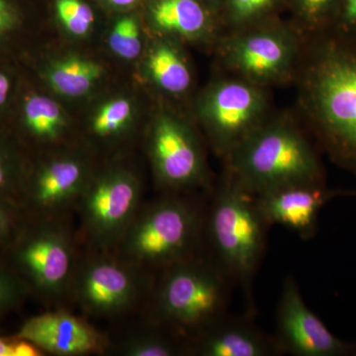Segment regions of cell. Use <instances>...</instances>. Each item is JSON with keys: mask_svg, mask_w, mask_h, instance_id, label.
Returning a JSON list of instances; mask_svg holds the SVG:
<instances>
[{"mask_svg": "<svg viewBox=\"0 0 356 356\" xmlns=\"http://www.w3.org/2000/svg\"><path fill=\"white\" fill-rule=\"evenodd\" d=\"M268 229L257 196L225 172L205 209L204 241L213 259L245 291L261 266Z\"/></svg>", "mask_w": 356, "mask_h": 356, "instance_id": "cell-5", "label": "cell"}, {"mask_svg": "<svg viewBox=\"0 0 356 356\" xmlns=\"http://www.w3.org/2000/svg\"><path fill=\"white\" fill-rule=\"evenodd\" d=\"M108 44L114 54L124 60H135L143 49L139 23L134 17H123L115 23Z\"/></svg>", "mask_w": 356, "mask_h": 356, "instance_id": "cell-25", "label": "cell"}, {"mask_svg": "<svg viewBox=\"0 0 356 356\" xmlns=\"http://www.w3.org/2000/svg\"><path fill=\"white\" fill-rule=\"evenodd\" d=\"M205 209L180 193L142 205L115 252L149 271L188 259L201 252Z\"/></svg>", "mask_w": 356, "mask_h": 356, "instance_id": "cell-6", "label": "cell"}, {"mask_svg": "<svg viewBox=\"0 0 356 356\" xmlns=\"http://www.w3.org/2000/svg\"><path fill=\"white\" fill-rule=\"evenodd\" d=\"M86 257L79 261L70 291L84 315L119 317L145 304L153 284L151 273L116 252L90 250Z\"/></svg>", "mask_w": 356, "mask_h": 356, "instance_id": "cell-8", "label": "cell"}, {"mask_svg": "<svg viewBox=\"0 0 356 356\" xmlns=\"http://www.w3.org/2000/svg\"><path fill=\"white\" fill-rule=\"evenodd\" d=\"M13 23V13L8 4L4 0H0V33L6 30Z\"/></svg>", "mask_w": 356, "mask_h": 356, "instance_id": "cell-32", "label": "cell"}, {"mask_svg": "<svg viewBox=\"0 0 356 356\" xmlns=\"http://www.w3.org/2000/svg\"><path fill=\"white\" fill-rule=\"evenodd\" d=\"M90 177L83 159L56 156L25 177L18 205L28 217L69 216Z\"/></svg>", "mask_w": 356, "mask_h": 356, "instance_id": "cell-13", "label": "cell"}, {"mask_svg": "<svg viewBox=\"0 0 356 356\" xmlns=\"http://www.w3.org/2000/svg\"><path fill=\"white\" fill-rule=\"evenodd\" d=\"M25 218L19 206L0 201V252L11 242Z\"/></svg>", "mask_w": 356, "mask_h": 356, "instance_id": "cell-29", "label": "cell"}, {"mask_svg": "<svg viewBox=\"0 0 356 356\" xmlns=\"http://www.w3.org/2000/svg\"><path fill=\"white\" fill-rule=\"evenodd\" d=\"M58 19L70 34L84 36L95 23V13L81 0H56Z\"/></svg>", "mask_w": 356, "mask_h": 356, "instance_id": "cell-27", "label": "cell"}, {"mask_svg": "<svg viewBox=\"0 0 356 356\" xmlns=\"http://www.w3.org/2000/svg\"><path fill=\"white\" fill-rule=\"evenodd\" d=\"M24 124L35 139L54 142L64 131L65 115L57 102L47 96L35 95L26 100Z\"/></svg>", "mask_w": 356, "mask_h": 356, "instance_id": "cell-23", "label": "cell"}, {"mask_svg": "<svg viewBox=\"0 0 356 356\" xmlns=\"http://www.w3.org/2000/svg\"><path fill=\"white\" fill-rule=\"evenodd\" d=\"M43 355L32 343L19 337H0V356H38Z\"/></svg>", "mask_w": 356, "mask_h": 356, "instance_id": "cell-31", "label": "cell"}, {"mask_svg": "<svg viewBox=\"0 0 356 356\" xmlns=\"http://www.w3.org/2000/svg\"><path fill=\"white\" fill-rule=\"evenodd\" d=\"M330 31L356 41V0H341Z\"/></svg>", "mask_w": 356, "mask_h": 356, "instance_id": "cell-30", "label": "cell"}, {"mask_svg": "<svg viewBox=\"0 0 356 356\" xmlns=\"http://www.w3.org/2000/svg\"><path fill=\"white\" fill-rule=\"evenodd\" d=\"M233 283L212 255L201 252L165 267L145 302L147 322L188 343L227 315Z\"/></svg>", "mask_w": 356, "mask_h": 356, "instance_id": "cell-2", "label": "cell"}, {"mask_svg": "<svg viewBox=\"0 0 356 356\" xmlns=\"http://www.w3.org/2000/svg\"><path fill=\"white\" fill-rule=\"evenodd\" d=\"M10 91V81L6 74L0 72V106L6 102Z\"/></svg>", "mask_w": 356, "mask_h": 356, "instance_id": "cell-33", "label": "cell"}, {"mask_svg": "<svg viewBox=\"0 0 356 356\" xmlns=\"http://www.w3.org/2000/svg\"><path fill=\"white\" fill-rule=\"evenodd\" d=\"M115 350L126 356L185 355H188V343L161 325L147 322V327L124 337Z\"/></svg>", "mask_w": 356, "mask_h": 356, "instance_id": "cell-19", "label": "cell"}, {"mask_svg": "<svg viewBox=\"0 0 356 356\" xmlns=\"http://www.w3.org/2000/svg\"><path fill=\"white\" fill-rule=\"evenodd\" d=\"M147 70L154 86L170 95H181L191 89L193 76L186 58L172 40H161L147 58Z\"/></svg>", "mask_w": 356, "mask_h": 356, "instance_id": "cell-18", "label": "cell"}, {"mask_svg": "<svg viewBox=\"0 0 356 356\" xmlns=\"http://www.w3.org/2000/svg\"><path fill=\"white\" fill-rule=\"evenodd\" d=\"M300 106L334 163L356 175V41L332 31L304 41Z\"/></svg>", "mask_w": 356, "mask_h": 356, "instance_id": "cell-1", "label": "cell"}, {"mask_svg": "<svg viewBox=\"0 0 356 356\" xmlns=\"http://www.w3.org/2000/svg\"><path fill=\"white\" fill-rule=\"evenodd\" d=\"M149 152L159 186L181 193L208 184L205 154L195 134L172 115L154 120Z\"/></svg>", "mask_w": 356, "mask_h": 356, "instance_id": "cell-11", "label": "cell"}, {"mask_svg": "<svg viewBox=\"0 0 356 356\" xmlns=\"http://www.w3.org/2000/svg\"><path fill=\"white\" fill-rule=\"evenodd\" d=\"M287 0H222L220 22L227 31L245 29L278 19Z\"/></svg>", "mask_w": 356, "mask_h": 356, "instance_id": "cell-21", "label": "cell"}, {"mask_svg": "<svg viewBox=\"0 0 356 356\" xmlns=\"http://www.w3.org/2000/svg\"><path fill=\"white\" fill-rule=\"evenodd\" d=\"M149 18L156 31L173 38L217 43L222 35L219 18L202 0H154Z\"/></svg>", "mask_w": 356, "mask_h": 356, "instance_id": "cell-17", "label": "cell"}, {"mask_svg": "<svg viewBox=\"0 0 356 356\" xmlns=\"http://www.w3.org/2000/svg\"><path fill=\"white\" fill-rule=\"evenodd\" d=\"M341 0H287L286 11L295 29L304 37L330 31Z\"/></svg>", "mask_w": 356, "mask_h": 356, "instance_id": "cell-22", "label": "cell"}, {"mask_svg": "<svg viewBox=\"0 0 356 356\" xmlns=\"http://www.w3.org/2000/svg\"><path fill=\"white\" fill-rule=\"evenodd\" d=\"M28 297L24 283L0 257V321L20 308Z\"/></svg>", "mask_w": 356, "mask_h": 356, "instance_id": "cell-26", "label": "cell"}, {"mask_svg": "<svg viewBox=\"0 0 356 356\" xmlns=\"http://www.w3.org/2000/svg\"><path fill=\"white\" fill-rule=\"evenodd\" d=\"M102 67L92 60L70 57L58 60L48 72L51 88L58 95L79 97L88 93L102 76Z\"/></svg>", "mask_w": 356, "mask_h": 356, "instance_id": "cell-20", "label": "cell"}, {"mask_svg": "<svg viewBox=\"0 0 356 356\" xmlns=\"http://www.w3.org/2000/svg\"><path fill=\"white\" fill-rule=\"evenodd\" d=\"M188 355L273 356L283 355L275 337L247 318L225 315L188 341Z\"/></svg>", "mask_w": 356, "mask_h": 356, "instance_id": "cell-16", "label": "cell"}, {"mask_svg": "<svg viewBox=\"0 0 356 356\" xmlns=\"http://www.w3.org/2000/svg\"><path fill=\"white\" fill-rule=\"evenodd\" d=\"M202 1L206 6L209 7L211 11L216 14L218 18L220 19V13H221L222 0H202Z\"/></svg>", "mask_w": 356, "mask_h": 356, "instance_id": "cell-34", "label": "cell"}, {"mask_svg": "<svg viewBox=\"0 0 356 356\" xmlns=\"http://www.w3.org/2000/svg\"><path fill=\"white\" fill-rule=\"evenodd\" d=\"M14 336L32 343L43 355L84 356L108 350V337L86 318L64 308L28 318Z\"/></svg>", "mask_w": 356, "mask_h": 356, "instance_id": "cell-14", "label": "cell"}, {"mask_svg": "<svg viewBox=\"0 0 356 356\" xmlns=\"http://www.w3.org/2000/svg\"><path fill=\"white\" fill-rule=\"evenodd\" d=\"M132 104L117 98L103 105L91 122V131L98 139L108 140L123 132L132 119Z\"/></svg>", "mask_w": 356, "mask_h": 356, "instance_id": "cell-24", "label": "cell"}, {"mask_svg": "<svg viewBox=\"0 0 356 356\" xmlns=\"http://www.w3.org/2000/svg\"><path fill=\"white\" fill-rule=\"evenodd\" d=\"M77 242L69 216H26L0 257L30 296L46 306L58 305L70 296L81 261Z\"/></svg>", "mask_w": 356, "mask_h": 356, "instance_id": "cell-4", "label": "cell"}, {"mask_svg": "<svg viewBox=\"0 0 356 356\" xmlns=\"http://www.w3.org/2000/svg\"><path fill=\"white\" fill-rule=\"evenodd\" d=\"M304 41L291 23L278 18L222 33L217 50L229 74L267 88L295 79Z\"/></svg>", "mask_w": 356, "mask_h": 356, "instance_id": "cell-7", "label": "cell"}, {"mask_svg": "<svg viewBox=\"0 0 356 356\" xmlns=\"http://www.w3.org/2000/svg\"><path fill=\"white\" fill-rule=\"evenodd\" d=\"M283 353L296 356L356 355V343L334 336L307 306L298 283L288 276L283 283L274 336Z\"/></svg>", "mask_w": 356, "mask_h": 356, "instance_id": "cell-12", "label": "cell"}, {"mask_svg": "<svg viewBox=\"0 0 356 356\" xmlns=\"http://www.w3.org/2000/svg\"><path fill=\"white\" fill-rule=\"evenodd\" d=\"M140 198L139 180L129 170L113 168L91 177L74 208L89 250L115 252L142 207Z\"/></svg>", "mask_w": 356, "mask_h": 356, "instance_id": "cell-9", "label": "cell"}, {"mask_svg": "<svg viewBox=\"0 0 356 356\" xmlns=\"http://www.w3.org/2000/svg\"><path fill=\"white\" fill-rule=\"evenodd\" d=\"M107 1H108L109 3L113 4L115 6L127 7L133 6L138 0H107Z\"/></svg>", "mask_w": 356, "mask_h": 356, "instance_id": "cell-35", "label": "cell"}, {"mask_svg": "<svg viewBox=\"0 0 356 356\" xmlns=\"http://www.w3.org/2000/svg\"><path fill=\"white\" fill-rule=\"evenodd\" d=\"M266 89L229 74L215 79L201 95L199 118L222 159L270 117Z\"/></svg>", "mask_w": 356, "mask_h": 356, "instance_id": "cell-10", "label": "cell"}, {"mask_svg": "<svg viewBox=\"0 0 356 356\" xmlns=\"http://www.w3.org/2000/svg\"><path fill=\"white\" fill-rule=\"evenodd\" d=\"M24 180V175H20L8 152L0 146V201L18 205Z\"/></svg>", "mask_w": 356, "mask_h": 356, "instance_id": "cell-28", "label": "cell"}, {"mask_svg": "<svg viewBox=\"0 0 356 356\" xmlns=\"http://www.w3.org/2000/svg\"><path fill=\"white\" fill-rule=\"evenodd\" d=\"M222 161L225 172L254 195L286 185L325 184L317 152L286 116L269 117Z\"/></svg>", "mask_w": 356, "mask_h": 356, "instance_id": "cell-3", "label": "cell"}, {"mask_svg": "<svg viewBox=\"0 0 356 356\" xmlns=\"http://www.w3.org/2000/svg\"><path fill=\"white\" fill-rule=\"evenodd\" d=\"M255 196L269 227L280 225L299 238L310 240L317 233L318 215L325 204L341 196H356V191H334L327 184H298Z\"/></svg>", "mask_w": 356, "mask_h": 356, "instance_id": "cell-15", "label": "cell"}]
</instances>
